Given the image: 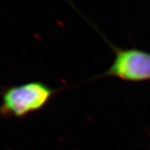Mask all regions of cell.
Masks as SVG:
<instances>
[{
  "label": "cell",
  "mask_w": 150,
  "mask_h": 150,
  "mask_svg": "<svg viewBox=\"0 0 150 150\" xmlns=\"http://www.w3.org/2000/svg\"><path fill=\"white\" fill-rule=\"evenodd\" d=\"M57 92L38 81L4 87L1 91L0 115L3 118H24L43 109Z\"/></svg>",
  "instance_id": "1"
},
{
  "label": "cell",
  "mask_w": 150,
  "mask_h": 150,
  "mask_svg": "<svg viewBox=\"0 0 150 150\" xmlns=\"http://www.w3.org/2000/svg\"><path fill=\"white\" fill-rule=\"evenodd\" d=\"M108 44L114 52L115 58L110 68L99 77H115L133 83L150 81V52Z\"/></svg>",
  "instance_id": "2"
}]
</instances>
